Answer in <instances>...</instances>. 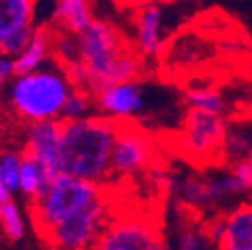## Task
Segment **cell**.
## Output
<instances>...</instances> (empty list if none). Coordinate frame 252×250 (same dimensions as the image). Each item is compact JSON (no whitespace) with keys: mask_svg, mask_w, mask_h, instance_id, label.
I'll list each match as a JSON object with an SVG mask.
<instances>
[{"mask_svg":"<svg viewBox=\"0 0 252 250\" xmlns=\"http://www.w3.org/2000/svg\"><path fill=\"white\" fill-rule=\"evenodd\" d=\"M116 132L118 122L102 114L60 122V174L106 184Z\"/></svg>","mask_w":252,"mask_h":250,"instance_id":"1","label":"cell"},{"mask_svg":"<svg viewBox=\"0 0 252 250\" xmlns=\"http://www.w3.org/2000/svg\"><path fill=\"white\" fill-rule=\"evenodd\" d=\"M104 194H106L104 184H94L66 174H58L56 178H52L44 196L32 202V208H30L38 234L44 236L56 224L66 220L68 216L92 204Z\"/></svg>","mask_w":252,"mask_h":250,"instance_id":"4","label":"cell"},{"mask_svg":"<svg viewBox=\"0 0 252 250\" xmlns=\"http://www.w3.org/2000/svg\"><path fill=\"white\" fill-rule=\"evenodd\" d=\"M92 4L86 0H60L52 10V24L56 32L78 36L92 24Z\"/></svg>","mask_w":252,"mask_h":250,"instance_id":"14","label":"cell"},{"mask_svg":"<svg viewBox=\"0 0 252 250\" xmlns=\"http://www.w3.org/2000/svg\"><path fill=\"white\" fill-rule=\"evenodd\" d=\"M0 208H2V206H0Z\"/></svg>","mask_w":252,"mask_h":250,"instance_id":"28","label":"cell"},{"mask_svg":"<svg viewBox=\"0 0 252 250\" xmlns=\"http://www.w3.org/2000/svg\"><path fill=\"white\" fill-rule=\"evenodd\" d=\"M94 104L102 116L116 122H130L144 110V94L138 82H118L94 94Z\"/></svg>","mask_w":252,"mask_h":250,"instance_id":"10","label":"cell"},{"mask_svg":"<svg viewBox=\"0 0 252 250\" xmlns=\"http://www.w3.org/2000/svg\"><path fill=\"white\" fill-rule=\"evenodd\" d=\"M22 154L38 162L50 178H56L60 174V120L28 124Z\"/></svg>","mask_w":252,"mask_h":250,"instance_id":"9","label":"cell"},{"mask_svg":"<svg viewBox=\"0 0 252 250\" xmlns=\"http://www.w3.org/2000/svg\"><path fill=\"white\" fill-rule=\"evenodd\" d=\"M52 54L60 62V66L66 64V62L78 60L80 58V52H78V40H76V36L66 34V32H56V30H54Z\"/></svg>","mask_w":252,"mask_h":250,"instance_id":"23","label":"cell"},{"mask_svg":"<svg viewBox=\"0 0 252 250\" xmlns=\"http://www.w3.org/2000/svg\"><path fill=\"white\" fill-rule=\"evenodd\" d=\"M70 82L62 68H40L16 76L8 86L10 108L28 124L60 120V112L70 94Z\"/></svg>","mask_w":252,"mask_h":250,"instance_id":"3","label":"cell"},{"mask_svg":"<svg viewBox=\"0 0 252 250\" xmlns=\"http://www.w3.org/2000/svg\"><path fill=\"white\" fill-rule=\"evenodd\" d=\"M216 250H252V200H240L222 210V234Z\"/></svg>","mask_w":252,"mask_h":250,"instance_id":"12","label":"cell"},{"mask_svg":"<svg viewBox=\"0 0 252 250\" xmlns=\"http://www.w3.org/2000/svg\"><path fill=\"white\" fill-rule=\"evenodd\" d=\"M182 98H184L186 110H198V112H210V114H226L228 110L224 92L206 82L188 86L182 92Z\"/></svg>","mask_w":252,"mask_h":250,"instance_id":"18","label":"cell"},{"mask_svg":"<svg viewBox=\"0 0 252 250\" xmlns=\"http://www.w3.org/2000/svg\"><path fill=\"white\" fill-rule=\"evenodd\" d=\"M164 8L142 4L134 18V50L140 58L158 56L164 48Z\"/></svg>","mask_w":252,"mask_h":250,"instance_id":"11","label":"cell"},{"mask_svg":"<svg viewBox=\"0 0 252 250\" xmlns=\"http://www.w3.org/2000/svg\"><path fill=\"white\" fill-rule=\"evenodd\" d=\"M222 160L232 164L238 160H252V118L230 120L222 146Z\"/></svg>","mask_w":252,"mask_h":250,"instance_id":"16","label":"cell"},{"mask_svg":"<svg viewBox=\"0 0 252 250\" xmlns=\"http://www.w3.org/2000/svg\"><path fill=\"white\" fill-rule=\"evenodd\" d=\"M92 104H94V96L90 94V92L72 88L64 106H62L60 122H72V120H80V118L90 116Z\"/></svg>","mask_w":252,"mask_h":250,"instance_id":"20","label":"cell"},{"mask_svg":"<svg viewBox=\"0 0 252 250\" xmlns=\"http://www.w3.org/2000/svg\"><path fill=\"white\" fill-rule=\"evenodd\" d=\"M10 196H12V194L8 192V188H6V186L2 184V180H0V206H4L8 200H12Z\"/></svg>","mask_w":252,"mask_h":250,"instance_id":"26","label":"cell"},{"mask_svg":"<svg viewBox=\"0 0 252 250\" xmlns=\"http://www.w3.org/2000/svg\"><path fill=\"white\" fill-rule=\"evenodd\" d=\"M88 250H172L160 222L144 212L114 216Z\"/></svg>","mask_w":252,"mask_h":250,"instance_id":"6","label":"cell"},{"mask_svg":"<svg viewBox=\"0 0 252 250\" xmlns=\"http://www.w3.org/2000/svg\"><path fill=\"white\" fill-rule=\"evenodd\" d=\"M52 42H54V28L38 26L34 28V34L30 38L28 46L14 58V70L16 76L36 72L44 66L46 58L52 56Z\"/></svg>","mask_w":252,"mask_h":250,"instance_id":"15","label":"cell"},{"mask_svg":"<svg viewBox=\"0 0 252 250\" xmlns=\"http://www.w3.org/2000/svg\"><path fill=\"white\" fill-rule=\"evenodd\" d=\"M34 10L32 0H0V48L16 34L34 28Z\"/></svg>","mask_w":252,"mask_h":250,"instance_id":"13","label":"cell"},{"mask_svg":"<svg viewBox=\"0 0 252 250\" xmlns=\"http://www.w3.org/2000/svg\"><path fill=\"white\" fill-rule=\"evenodd\" d=\"M50 182L52 178L48 176V172L38 162L22 154V164L18 174V192L24 194L30 202H36L40 196H44Z\"/></svg>","mask_w":252,"mask_h":250,"instance_id":"19","label":"cell"},{"mask_svg":"<svg viewBox=\"0 0 252 250\" xmlns=\"http://www.w3.org/2000/svg\"><path fill=\"white\" fill-rule=\"evenodd\" d=\"M76 40L80 60L90 74L92 96L110 84L136 82L142 74V58L108 20L94 18Z\"/></svg>","mask_w":252,"mask_h":250,"instance_id":"2","label":"cell"},{"mask_svg":"<svg viewBox=\"0 0 252 250\" xmlns=\"http://www.w3.org/2000/svg\"><path fill=\"white\" fill-rule=\"evenodd\" d=\"M230 126L226 114L186 110L176 132V148L198 166L222 162V146Z\"/></svg>","mask_w":252,"mask_h":250,"instance_id":"5","label":"cell"},{"mask_svg":"<svg viewBox=\"0 0 252 250\" xmlns=\"http://www.w3.org/2000/svg\"><path fill=\"white\" fill-rule=\"evenodd\" d=\"M22 164V152L4 150L0 152V180L8 188V192H18V174Z\"/></svg>","mask_w":252,"mask_h":250,"instance_id":"22","label":"cell"},{"mask_svg":"<svg viewBox=\"0 0 252 250\" xmlns=\"http://www.w3.org/2000/svg\"><path fill=\"white\" fill-rule=\"evenodd\" d=\"M156 160V144L152 136L134 122H118L112 146L110 178H126L148 170Z\"/></svg>","mask_w":252,"mask_h":250,"instance_id":"8","label":"cell"},{"mask_svg":"<svg viewBox=\"0 0 252 250\" xmlns=\"http://www.w3.org/2000/svg\"><path fill=\"white\" fill-rule=\"evenodd\" d=\"M178 212V228H176V248L174 250H216L210 242L202 218L186 212L184 208L176 206Z\"/></svg>","mask_w":252,"mask_h":250,"instance_id":"17","label":"cell"},{"mask_svg":"<svg viewBox=\"0 0 252 250\" xmlns=\"http://www.w3.org/2000/svg\"><path fill=\"white\" fill-rule=\"evenodd\" d=\"M248 116L252 118V100H250V106H248Z\"/></svg>","mask_w":252,"mask_h":250,"instance_id":"27","label":"cell"},{"mask_svg":"<svg viewBox=\"0 0 252 250\" xmlns=\"http://www.w3.org/2000/svg\"><path fill=\"white\" fill-rule=\"evenodd\" d=\"M16 78V70H14V58L2 56L0 54V88L4 84H10Z\"/></svg>","mask_w":252,"mask_h":250,"instance_id":"25","label":"cell"},{"mask_svg":"<svg viewBox=\"0 0 252 250\" xmlns=\"http://www.w3.org/2000/svg\"><path fill=\"white\" fill-rule=\"evenodd\" d=\"M112 218V200L108 194L74 212L66 220L56 224L42 238L50 250H88L100 236Z\"/></svg>","mask_w":252,"mask_h":250,"instance_id":"7","label":"cell"},{"mask_svg":"<svg viewBox=\"0 0 252 250\" xmlns=\"http://www.w3.org/2000/svg\"><path fill=\"white\" fill-rule=\"evenodd\" d=\"M228 170L234 174V178L240 182L246 194H252V160H238L228 164Z\"/></svg>","mask_w":252,"mask_h":250,"instance_id":"24","label":"cell"},{"mask_svg":"<svg viewBox=\"0 0 252 250\" xmlns=\"http://www.w3.org/2000/svg\"><path fill=\"white\" fill-rule=\"evenodd\" d=\"M0 226H2L4 234L10 240H20L26 232V222H24V216L22 210L18 208V204L14 200H8L2 208H0Z\"/></svg>","mask_w":252,"mask_h":250,"instance_id":"21","label":"cell"}]
</instances>
